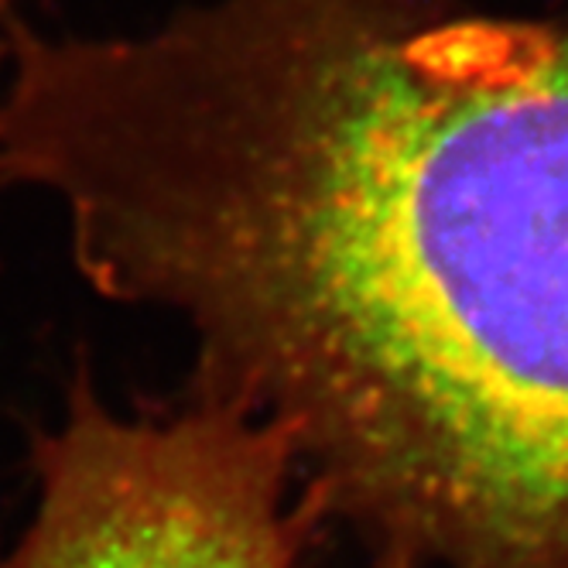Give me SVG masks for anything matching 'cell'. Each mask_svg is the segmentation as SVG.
<instances>
[{
    "instance_id": "6da1fadb",
    "label": "cell",
    "mask_w": 568,
    "mask_h": 568,
    "mask_svg": "<svg viewBox=\"0 0 568 568\" xmlns=\"http://www.w3.org/2000/svg\"><path fill=\"white\" fill-rule=\"evenodd\" d=\"M0 55V189L182 322L308 520L381 568H568V11L210 0Z\"/></svg>"
},
{
    "instance_id": "7a4b0ae2",
    "label": "cell",
    "mask_w": 568,
    "mask_h": 568,
    "mask_svg": "<svg viewBox=\"0 0 568 568\" xmlns=\"http://www.w3.org/2000/svg\"><path fill=\"white\" fill-rule=\"evenodd\" d=\"M38 507L0 568H298L308 514L284 435L195 400L131 418L79 377L34 442Z\"/></svg>"
},
{
    "instance_id": "3957f363",
    "label": "cell",
    "mask_w": 568,
    "mask_h": 568,
    "mask_svg": "<svg viewBox=\"0 0 568 568\" xmlns=\"http://www.w3.org/2000/svg\"><path fill=\"white\" fill-rule=\"evenodd\" d=\"M11 8H14V0H0V31H8L11 24Z\"/></svg>"
}]
</instances>
